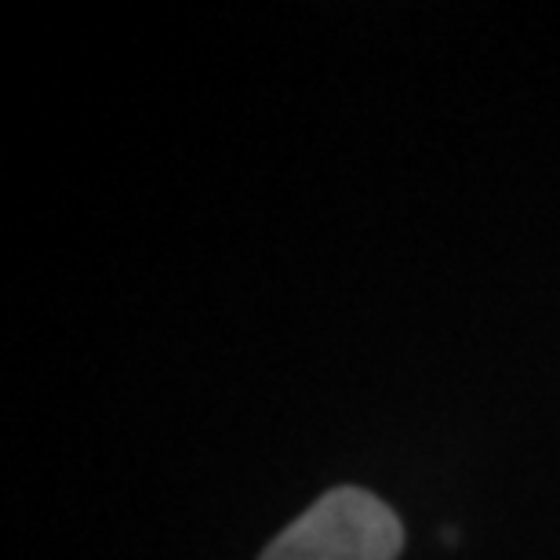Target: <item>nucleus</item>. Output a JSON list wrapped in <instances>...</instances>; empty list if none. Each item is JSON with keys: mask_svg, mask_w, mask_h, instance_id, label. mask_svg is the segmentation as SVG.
Instances as JSON below:
<instances>
[{"mask_svg": "<svg viewBox=\"0 0 560 560\" xmlns=\"http://www.w3.org/2000/svg\"><path fill=\"white\" fill-rule=\"evenodd\" d=\"M405 528L383 499L364 488L320 495L266 546L262 560H397Z\"/></svg>", "mask_w": 560, "mask_h": 560, "instance_id": "nucleus-1", "label": "nucleus"}]
</instances>
